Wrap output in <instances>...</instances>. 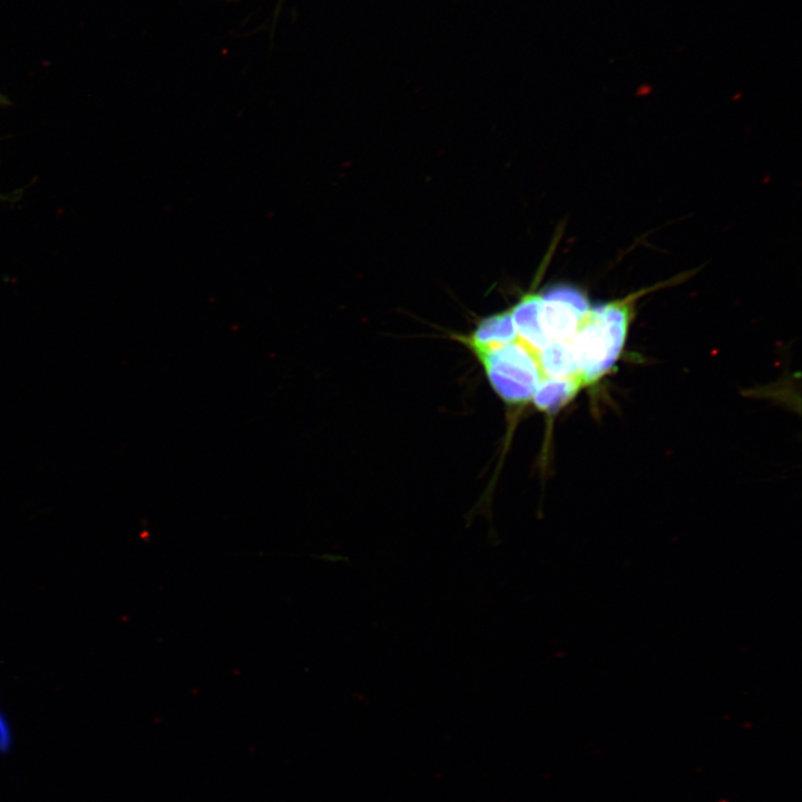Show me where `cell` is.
Listing matches in <instances>:
<instances>
[{
  "instance_id": "1",
  "label": "cell",
  "mask_w": 802,
  "mask_h": 802,
  "mask_svg": "<svg viewBox=\"0 0 802 802\" xmlns=\"http://www.w3.org/2000/svg\"><path fill=\"white\" fill-rule=\"evenodd\" d=\"M480 360L497 393L508 403H525L532 399L541 380L537 352L517 340L492 345H469Z\"/></svg>"
},
{
  "instance_id": "2",
  "label": "cell",
  "mask_w": 802,
  "mask_h": 802,
  "mask_svg": "<svg viewBox=\"0 0 802 802\" xmlns=\"http://www.w3.org/2000/svg\"><path fill=\"white\" fill-rule=\"evenodd\" d=\"M518 340L511 311L492 315L483 320L476 331L466 340L468 345L505 344Z\"/></svg>"
},
{
  "instance_id": "3",
  "label": "cell",
  "mask_w": 802,
  "mask_h": 802,
  "mask_svg": "<svg viewBox=\"0 0 802 802\" xmlns=\"http://www.w3.org/2000/svg\"><path fill=\"white\" fill-rule=\"evenodd\" d=\"M579 390L580 387L574 381L546 378L537 385L532 400L539 410L554 413L568 403Z\"/></svg>"
},
{
  "instance_id": "4",
  "label": "cell",
  "mask_w": 802,
  "mask_h": 802,
  "mask_svg": "<svg viewBox=\"0 0 802 802\" xmlns=\"http://www.w3.org/2000/svg\"><path fill=\"white\" fill-rule=\"evenodd\" d=\"M13 744V734L11 725L6 715L0 710V754L8 753Z\"/></svg>"
},
{
  "instance_id": "5",
  "label": "cell",
  "mask_w": 802,
  "mask_h": 802,
  "mask_svg": "<svg viewBox=\"0 0 802 802\" xmlns=\"http://www.w3.org/2000/svg\"><path fill=\"white\" fill-rule=\"evenodd\" d=\"M7 104V100L3 96L0 95V106Z\"/></svg>"
}]
</instances>
